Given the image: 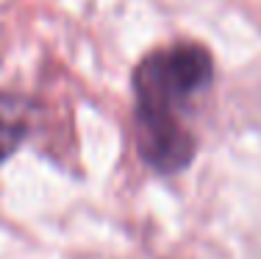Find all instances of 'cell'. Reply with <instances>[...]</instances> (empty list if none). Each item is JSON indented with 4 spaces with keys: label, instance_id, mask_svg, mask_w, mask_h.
Returning a JSON list of instances; mask_svg holds the SVG:
<instances>
[{
    "label": "cell",
    "instance_id": "1",
    "mask_svg": "<svg viewBox=\"0 0 261 259\" xmlns=\"http://www.w3.org/2000/svg\"><path fill=\"white\" fill-rule=\"evenodd\" d=\"M214 78L203 45L181 42L153 51L134 73V137L142 162L156 173H178L195 159L197 139L184 112Z\"/></svg>",
    "mask_w": 261,
    "mask_h": 259
},
{
    "label": "cell",
    "instance_id": "2",
    "mask_svg": "<svg viewBox=\"0 0 261 259\" xmlns=\"http://www.w3.org/2000/svg\"><path fill=\"white\" fill-rule=\"evenodd\" d=\"M31 117H34V109L25 98L0 92V164L25 143Z\"/></svg>",
    "mask_w": 261,
    "mask_h": 259
}]
</instances>
